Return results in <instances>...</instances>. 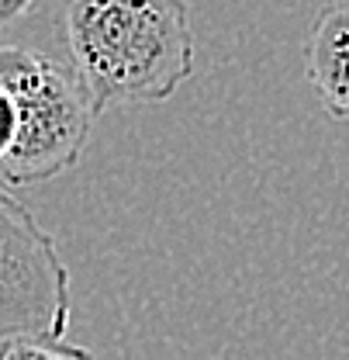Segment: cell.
<instances>
[{
  "label": "cell",
  "mask_w": 349,
  "mask_h": 360,
  "mask_svg": "<svg viewBox=\"0 0 349 360\" xmlns=\"http://www.w3.org/2000/svg\"><path fill=\"white\" fill-rule=\"evenodd\" d=\"M32 4H35V0H0V28L11 25V21H18Z\"/></svg>",
  "instance_id": "obj_7"
},
{
  "label": "cell",
  "mask_w": 349,
  "mask_h": 360,
  "mask_svg": "<svg viewBox=\"0 0 349 360\" xmlns=\"http://www.w3.org/2000/svg\"><path fill=\"white\" fill-rule=\"evenodd\" d=\"M0 87L14 104V142L0 160L7 187H32L80 163L97 108L73 66L21 45H0Z\"/></svg>",
  "instance_id": "obj_2"
},
{
  "label": "cell",
  "mask_w": 349,
  "mask_h": 360,
  "mask_svg": "<svg viewBox=\"0 0 349 360\" xmlns=\"http://www.w3.org/2000/svg\"><path fill=\"white\" fill-rule=\"evenodd\" d=\"M62 35L97 111L163 104L194 77L187 0H70Z\"/></svg>",
  "instance_id": "obj_1"
},
{
  "label": "cell",
  "mask_w": 349,
  "mask_h": 360,
  "mask_svg": "<svg viewBox=\"0 0 349 360\" xmlns=\"http://www.w3.org/2000/svg\"><path fill=\"white\" fill-rule=\"evenodd\" d=\"M70 319V267L55 236L0 180V340H66Z\"/></svg>",
  "instance_id": "obj_3"
},
{
  "label": "cell",
  "mask_w": 349,
  "mask_h": 360,
  "mask_svg": "<svg viewBox=\"0 0 349 360\" xmlns=\"http://www.w3.org/2000/svg\"><path fill=\"white\" fill-rule=\"evenodd\" d=\"M11 142H14V104L11 94L0 87V160L11 153Z\"/></svg>",
  "instance_id": "obj_6"
},
{
  "label": "cell",
  "mask_w": 349,
  "mask_h": 360,
  "mask_svg": "<svg viewBox=\"0 0 349 360\" xmlns=\"http://www.w3.org/2000/svg\"><path fill=\"white\" fill-rule=\"evenodd\" d=\"M0 360H93L87 347L66 340H42V336H7L0 340Z\"/></svg>",
  "instance_id": "obj_5"
},
{
  "label": "cell",
  "mask_w": 349,
  "mask_h": 360,
  "mask_svg": "<svg viewBox=\"0 0 349 360\" xmlns=\"http://www.w3.org/2000/svg\"><path fill=\"white\" fill-rule=\"evenodd\" d=\"M305 70L325 111L349 122V0H332L318 11L305 42Z\"/></svg>",
  "instance_id": "obj_4"
}]
</instances>
